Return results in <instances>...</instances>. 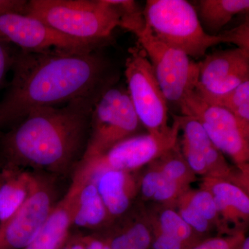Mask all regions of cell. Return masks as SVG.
I'll return each mask as SVG.
<instances>
[{
	"label": "cell",
	"instance_id": "1",
	"mask_svg": "<svg viewBox=\"0 0 249 249\" xmlns=\"http://www.w3.org/2000/svg\"><path fill=\"white\" fill-rule=\"evenodd\" d=\"M11 70L12 80L0 101V132L36 108L100 98L119 80L113 64L98 50H19Z\"/></svg>",
	"mask_w": 249,
	"mask_h": 249
},
{
	"label": "cell",
	"instance_id": "2",
	"mask_svg": "<svg viewBox=\"0 0 249 249\" xmlns=\"http://www.w3.org/2000/svg\"><path fill=\"white\" fill-rule=\"evenodd\" d=\"M100 98L36 108L8 132H0L3 169L24 167L62 175L76 168L88 144L91 112Z\"/></svg>",
	"mask_w": 249,
	"mask_h": 249
},
{
	"label": "cell",
	"instance_id": "3",
	"mask_svg": "<svg viewBox=\"0 0 249 249\" xmlns=\"http://www.w3.org/2000/svg\"><path fill=\"white\" fill-rule=\"evenodd\" d=\"M142 11L145 26L154 36L191 58L204 57L208 49L222 43L249 52V20L211 36L203 29L196 8L186 0H148Z\"/></svg>",
	"mask_w": 249,
	"mask_h": 249
},
{
	"label": "cell",
	"instance_id": "4",
	"mask_svg": "<svg viewBox=\"0 0 249 249\" xmlns=\"http://www.w3.org/2000/svg\"><path fill=\"white\" fill-rule=\"evenodd\" d=\"M70 37L103 47L120 27L121 13L109 0H30L27 14Z\"/></svg>",
	"mask_w": 249,
	"mask_h": 249
},
{
	"label": "cell",
	"instance_id": "5",
	"mask_svg": "<svg viewBox=\"0 0 249 249\" xmlns=\"http://www.w3.org/2000/svg\"><path fill=\"white\" fill-rule=\"evenodd\" d=\"M127 93L137 115L147 133L169 137L180 131L178 119L168 125V104L146 54L140 45L129 49L124 70Z\"/></svg>",
	"mask_w": 249,
	"mask_h": 249
},
{
	"label": "cell",
	"instance_id": "6",
	"mask_svg": "<svg viewBox=\"0 0 249 249\" xmlns=\"http://www.w3.org/2000/svg\"><path fill=\"white\" fill-rule=\"evenodd\" d=\"M141 125L127 89L111 87L93 108L89 138L80 161L102 155L116 144L139 134Z\"/></svg>",
	"mask_w": 249,
	"mask_h": 249
},
{
	"label": "cell",
	"instance_id": "7",
	"mask_svg": "<svg viewBox=\"0 0 249 249\" xmlns=\"http://www.w3.org/2000/svg\"><path fill=\"white\" fill-rule=\"evenodd\" d=\"M181 115L192 116L202 126L213 143L227 154L236 168L249 173V128L230 111L206 101L196 89L183 100Z\"/></svg>",
	"mask_w": 249,
	"mask_h": 249
},
{
	"label": "cell",
	"instance_id": "8",
	"mask_svg": "<svg viewBox=\"0 0 249 249\" xmlns=\"http://www.w3.org/2000/svg\"><path fill=\"white\" fill-rule=\"evenodd\" d=\"M135 36L151 63L168 104L179 109L184 98L196 89L199 62L192 60L182 51L162 42L145 25Z\"/></svg>",
	"mask_w": 249,
	"mask_h": 249
},
{
	"label": "cell",
	"instance_id": "9",
	"mask_svg": "<svg viewBox=\"0 0 249 249\" xmlns=\"http://www.w3.org/2000/svg\"><path fill=\"white\" fill-rule=\"evenodd\" d=\"M180 131L169 137L137 134L116 144L102 155L81 160L75 173L87 181H94L109 170L134 172L161 155L178 142Z\"/></svg>",
	"mask_w": 249,
	"mask_h": 249
},
{
	"label": "cell",
	"instance_id": "10",
	"mask_svg": "<svg viewBox=\"0 0 249 249\" xmlns=\"http://www.w3.org/2000/svg\"><path fill=\"white\" fill-rule=\"evenodd\" d=\"M182 132L180 145L187 163L196 175L225 180L249 193V173L229 165L223 153L213 143L202 126L187 115H175Z\"/></svg>",
	"mask_w": 249,
	"mask_h": 249
},
{
	"label": "cell",
	"instance_id": "11",
	"mask_svg": "<svg viewBox=\"0 0 249 249\" xmlns=\"http://www.w3.org/2000/svg\"><path fill=\"white\" fill-rule=\"evenodd\" d=\"M52 181L32 175L30 191L22 206L0 225V249H23L36 237L53 210Z\"/></svg>",
	"mask_w": 249,
	"mask_h": 249
},
{
	"label": "cell",
	"instance_id": "12",
	"mask_svg": "<svg viewBox=\"0 0 249 249\" xmlns=\"http://www.w3.org/2000/svg\"><path fill=\"white\" fill-rule=\"evenodd\" d=\"M0 38L27 52H88L101 47L65 35L37 18L24 14L0 15Z\"/></svg>",
	"mask_w": 249,
	"mask_h": 249
},
{
	"label": "cell",
	"instance_id": "13",
	"mask_svg": "<svg viewBox=\"0 0 249 249\" xmlns=\"http://www.w3.org/2000/svg\"><path fill=\"white\" fill-rule=\"evenodd\" d=\"M249 80V52L238 48L217 51L199 62L196 91L204 96L230 92Z\"/></svg>",
	"mask_w": 249,
	"mask_h": 249
},
{
	"label": "cell",
	"instance_id": "14",
	"mask_svg": "<svg viewBox=\"0 0 249 249\" xmlns=\"http://www.w3.org/2000/svg\"><path fill=\"white\" fill-rule=\"evenodd\" d=\"M85 182L78 175H73L71 186L63 199L55 205L37 235L23 249H60L68 237L77 199Z\"/></svg>",
	"mask_w": 249,
	"mask_h": 249
},
{
	"label": "cell",
	"instance_id": "15",
	"mask_svg": "<svg viewBox=\"0 0 249 249\" xmlns=\"http://www.w3.org/2000/svg\"><path fill=\"white\" fill-rule=\"evenodd\" d=\"M93 182L111 219L125 214L139 193V178L133 172L109 170Z\"/></svg>",
	"mask_w": 249,
	"mask_h": 249
},
{
	"label": "cell",
	"instance_id": "16",
	"mask_svg": "<svg viewBox=\"0 0 249 249\" xmlns=\"http://www.w3.org/2000/svg\"><path fill=\"white\" fill-rule=\"evenodd\" d=\"M143 211L151 229L180 241L190 248L207 239L195 231L174 208L157 204Z\"/></svg>",
	"mask_w": 249,
	"mask_h": 249
},
{
	"label": "cell",
	"instance_id": "17",
	"mask_svg": "<svg viewBox=\"0 0 249 249\" xmlns=\"http://www.w3.org/2000/svg\"><path fill=\"white\" fill-rule=\"evenodd\" d=\"M111 220L96 183L85 181L77 199L72 226L96 229L106 225Z\"/></svg>",
	"mask_w": 249,
	"mask_h": 249
},
{
	"label": "cell",
	"instance_id": "18",
	"mask_svg": "<svg viewBox=\"0 0 249 249\" xmlns=\"http://www.w3.org/2000/svg\"><path fill=\"white\" fill-rule=\"evenodd\" d=\"M32 175L20 170H4L0 174V225L16 212L30 191Z\"/></svg>",
	"mask_w": 249,
	"mask_h": 249
},
{
	"label": "cell",
	"instance_id": "19",
	"mask_svg": "<svg viewBox=\"0 0 249 249\" xmlns=\"http://www.w3.org/2000/svg\"><path fill=\"white\" fill-rule=\"evenodd\" d=\"M196 11L204 30L217 36L236 15L248 12L249 0H200Z\"/></svg>",
	"mask_w": 249,
	"mask_h": 249
},
{
	"label": "cell",
	"instance_id": "20",
	"mask_svg": "<svg viewBox=\"0 0 249 249\" xmlns=\"http://www.w3.org/2000/svg\"><path fill=\"white\" fill-rule=\"evenodd\" d=\"M149 164L157 168L168 181L186 188H191L196 180V173L183 158L178 142Z\"/></svg>",
	"mask_w": 249,
	"mask_h": 249
},
{
	"label": "cell",
	"instance_id": "21",
	"mask_svg": "<svg viewBox=\"0 0 249 249\" xmlns=\"http://www.w3.org/2000/svg\"><path fill=\"white\" fill-rule=\"evenodd\" d=\"M201 96L210 103L230 111L240 124L249 128V80L221 96Z\"/></svg>",
	"mask_w": 249,
	"mask_h": 249
},
{
	"label": "cell",
	"instance_id": "22",
	"mask_svg": "<svg viewBox=\"0 0 249 249\" xmlns=\"http://www.w3.org/2000/svg\"><path fill=\"white\" fill-rule=\"evenodd\" d=\"M200 188L209 191L212 196H222L233 203L249 215V193L240 187L220 178H202Z\"/></svg>",
	"mask_w": 249,
	"mask_h": 249
},
{
	"label": "cell",
	"instance_id": "23",
	"mask_svg": "<svg viewBox=\"0 0 249 249\" xmlns=\"http://www.w3.org/2000/svg\"><path fill=\"white\" fill-rule=\"evenodd\" d=\"M183 196L193 207L217 231L219 236L224 235L222 222L219 219L213 196L205 190H193L191 188L183 193Z\"/></svg>",
	"mask_w": 249,
	"mask_h": 249
},
{
	"label": "cell",
	"instance_id": "24",
	"mask_svg": "<svg viewBox=\"0 0 249 249\" xmlns=\"http://www.w3.org/2000/svg\"><path fill=\"white\" fill-rule=\"evenodd\" d=\"M121 232L138 249H151L152 234L150 224L142 211L140 217L128 221Z\"/></svg>",
	"mask_w": 249,
	"mask_h": 249
},
{
	"label": "cell",
	"instance_id": "25",
	"mask_svg": "<svg viewBox=\"0 0 249 249\" xmlns=\"http://www.w3.org/2000/svg\"><path fill=\"white\" fill-rule=\"evenodd\" d=\"M175 209H178L177 211L179 215L195 231L204 238H209L208 235L214 230L213 227L200 214L198 213L183 194L178 198Z\"/></svg>",
	"mask_w": 249,
	"mask_h": 249
},
{
	"label": "cell",
	"instance_id": "26",
	"mask_svg": "<svg viewBox=\"0 0 249 249\" xmlns=\"http://www.w3.org/2000/svg\"><path fill=\"white\" fill-rule=\"evenodd\" d=\"M246 237V232H240L231 235L209 237L191 249H237Z\"/></svg>",
	"mask_w": 249,
	"mask_h": 249
},
{
	"label": "cell",
	"instance_id": "27",
	"mask_svg": "<svg viewBox=\"0 0 249 249\" xmlns=\"http://www.w3.org/2000/svg\"><path fill=\"white\" fill-rule=\"evenodd\" d=\"M16 52L11 44L0 38V89L4 85L7 73L12 68Z\"/></svg>",
	"mask_w": 249,
	"mask_h": 249
},
{
	"label": "cell",
	"instance_id": "28",
	"mask_svg": "<svg viewBox=\"0 0 249 249\" xmlns=\"http://www.w3.org/2000/svg\"><path fill=\"white\" fill-rule=\"evenodd\" d=\"M151 229V228H150ZM152 242L151 249H191L189 247L170 236L165 235L151 229Z\"/></svg>",
	"mask_w": 249,
	"mask_h": 249
},
{
	"label": "cell",
	"instance_id": "29",
	"mask_svg": "<svg viewBox=\"0 0 249 249\" xmlns=\"http://www.w3.org/2000/svg\"><path fill=\"white\" fill-rule=\"evenodd\" d=\"M28 1L25 0H0V15L27 14Z\"/></svg>",
	"mask_w": 249,
	"mask_h": 249
},
{
	"label": "cell",
	"instance_id": "30",
	"mask_svg": "<svg viewBox=\"0 0 249 249\" xmlns=\"http://www.w3.org/2000/svg\"><path fill=\"white\" fill-rule=\"evenodd\" d=\"M106 238L111 249H138L129 242L127 237L120 230L114 232Z\"/></svg>",
	"mask_w": 249,
	"mask_h": 249
},
{
	"label": "cell",
	"instance_id": "31",
	"mask_svg": "<svg viewBox=\"0 0 249 249\" xmlns=\"http://www.w3.org/2000/svg\"><path fill=\"white\" fill-rule=\"evenodd\" d=\"M85 249H111L107 238L96 236H83Z\"/></svg>",
	"mask_w": 249,
	"mask_h": 249
},
{
	"label": "cell",
	"instance_id": "32",
	"mask_svg": "<svg viewBox=\"0 0 249 249\" xmlns=\"http://www.w3.org/2000/svg\"><path fill=\"white\" fill-rule=\"evenodd\" d=\"M60 249H85L83 236L68 235Z\"/></svg>",
	"mask_w": 249,
	"mask_h": 249
},
{
	"label": "cell",
	"instance_id": "33",
	"mask_svg": "<svg viewBox=\"0 0 249 249\" xmlns=\"http://www.w3.org/2000/svg\"><path fill=\"white\" fill-rule=\"evenodd\" d=\"M237 249H249V237H246Z\"/></svg>",
	"mask_w": 249,
	"mask_h": 249
}]
</instances>
